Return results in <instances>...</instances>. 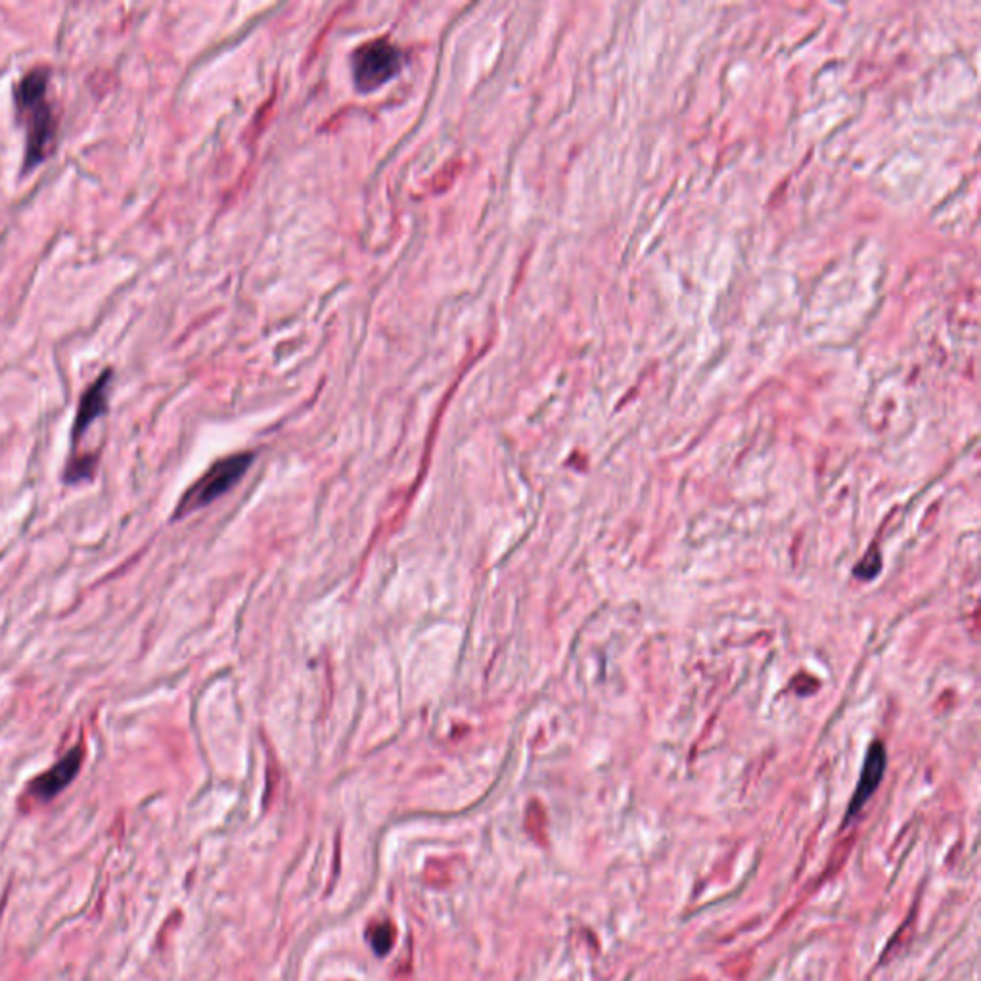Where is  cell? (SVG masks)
Masks as SVG:
<instances>
[{
	"label": "cell",
	"instance_id": "cell-8",
	"mask_svg": "<svg viewBox=\"0 0 981 981\" xmlns=\"http://www.w3.org/2000/svg\"><path fill=\"white\" fill-rule=\"evenodd\" d=\"M92 466H94L92 457L79 458V460L71 462L68 466V472H66V480L79 481L83 478H91Z\"/></svg>",
	"mask_w": 981,
	"mask_h": 981
},
{
	"label": "cell",
	"instance_id": "cell-3",
	"mask_svg": "<svg viewBox=\"0 0 981 981\" xmlns=\"http://www.w3.org/2000/svg\"><path fill=\"white\" fill-rule=\"evenodd\" d=\"M401 50L386 41H372L353 54L355 83L363 92L374 91L388 83L401 69Z\"/></svg>",
	"mask_w": 981,
	"mask_h": 981
},
{
	"label": "cell",
	"instance_id": "cell-2",
	"mask_svg": "<svg viewBox=\"0 0 981 981\" xmlns=\"http://www.w3.org/2000/svg\"><path fill=\"white\" fill-rule=\"evenodd\" d=\"M250 464L251 455H232L215 462L206 474L184 493L183 499L175 510V518H183L200 508H206L207 504L229 493L230 489L246 476Z\"/></svg>",
	"mask_w": 981,
	"mask_h": 981
},
{
	"label": "cell",
	"instance_id": "cell-6",
	"mask_svg": "<svg viewBox=\"0 0 981 981\" xmlns=\"http://www.w3.org/2000/svg\"><path fill=\"white\" fill-rule=\"evenodd\" d=\"M884 771H886V750H884V746L880 742H876L868 750L867 759H865V765H863V773H861L859 784H857V790H855L853 799L849 803L847 821L851 817H855L865 807V803L876 792L878 784L882 782Z\"/></svg>",
	"mask_w": 981,
	"mask_h": 981
},
{
	"label": "cell",
	"instance_id": "cell-5",
	"mask_svg": "<svg viewBox=\"0 0 981 981\" xmlns=\"http://www.w3.org/2000/svg\"><path fill=\"white\" fill-rule=\"evenodd\" d=\"M112 380H114V372L112 370H104L94 380L91 388L83 393V397L79 401V407H77L73 428H71V439H73V443L83 437V434L91 428L94 420H98L100 416H104L108 412Z\"/></svg>",
	"mask_w": 981,
	"mask_h": 981
},
{
	"label": "cell",
	"instance_id": "cell-7",
	"mask_svg": "<svg viewBox=\"0 0 981 981\" xmlns=\"http://www.w3.org/2000/svg\"><path fill=\"white\" fill-rule=\"evenodd\" d=\"M368 939L378 955H386L389 947L393 945V928L389 924H380L370 932Z\"/></svg>",
	"mask_w": 981,
	"mask_h": 981
},
{
	"label": "cell",
	"instance_id": "cell-1",
	"mask_svg": "<svg viewBox=\"0 0 981 981\" xmlns=\"http://www.w3.org/2000/svg\"><path fill=\"white\" fill-rule=\"evenodd\" d=\"M50 71L45 66L29 69L14 87V104L25 129V169L45 161L58 135V119L48 98Z\"/></svg>",
	"mask_w": 981,
	"mask_h": 981
},
{
	"label": "cell",
	"instance_id": "cell-4",
	"mask_svg": "<svg viewBox=\"0 0 981 981\" xmlns=\"http://www.w3.org/2000/svg\"><path fill=\"white\" fill-rule=\"evenodd\" d=\"M83 757H85V752H83L81 746L71 748L46 773L37 776L31 782V786H29L31 796H35V798L41 799V801H50V799L56 798L60 792H64L69 784L75 780V776L79 775L81 765H83Z\"/></svg>",
	"mask_w": 981,
	"mask_h": 981
}]
</instances>
